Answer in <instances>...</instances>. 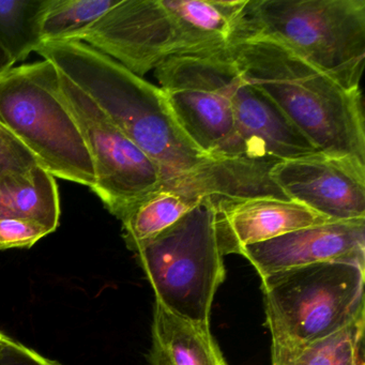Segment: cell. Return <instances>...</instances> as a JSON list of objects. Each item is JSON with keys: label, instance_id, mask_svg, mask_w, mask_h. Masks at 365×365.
<instances>
[{"label": "cell", "instance_id": "15", "mask_svg": "<svg viewBox=\"0 0 365 365\" xmlns=\"http://www.w3.org/2000/svg\"><path fill=\"white\" fill-rule=\"evenodd\" d=\"M150 365H227L210 324L191 322L155 300Z\"/></svg>", "mask_w": 365, "mask_h": 365}, {"label": "cell", "instance_id": "21", "mask_svg": "<svg viewBox=\"0 0 365 365\" xmlns=\"http://www.w3.org/2000/svg\"><path fill=\"white\" fill-rule=\"evenodd\" d=\"M52 234L48 228L26 220H0V251L29 249Z\"/></svg>", "mask_w": 365, "mask_h": 365}, {"label": "cell", "instance_id": "3", "mask_svg": "<svg viewBox=\"0 0 365 365\" xmlns=\"http://www.w3.org/2000/svg\"><path fill=\"white\" fill-rule=\"evenodd\" d=\"M247 0H118L78 41L146 76L174 57L226 48Z\"/></svg>", "mask_w": 365, "mask_h": 365}, {"label": "cell", "instance_id": "4", "mask_svg": "<svg viewBox=\"0 0 365 365\" xmlns=\"http://www.w3.org/2000/svg\"><path fill=\"white\" fill-rule=\"evenodd\" d=\"M251 37L275 40L345 88L361 91L365 0H247L230 42Z\"/></svg>", "mask_w": 365, "mask_h": 365}, {"label": "cell", "instance_id": "8", "mask_svg": "<svg viewBox=\"0 0 365 365\" xmlns=\"http://www.w3.org/2000/svg\"><path fill=\"white\" fill-rule=\"evenodd\" d=\"M226 48L174 57L155 68L160 88L191 142L215 160H239Z\"/></svg>", "mask_w": 365, "mask_h": 365}, {"label": "cell", "instance_id": "19", "mask_svg": "<svg viewBox=\"0 0 365 365\" xmlns=\"http://www.w3.org/2000/svg\"><path fill=\"white\" fill-rule=\"evenodd\" d=\"M118 0H51L42 18V43L78 41Z\"/></svg>", "mask_w": 365, "mask_h": 365}, {"label": "cell", "instance_id": "13", "mask_svg": "<svg viewBox=\"0 0 365 365\" xmlns=\"http://www.w3.org/2000/svg\"><path fill=\"white\" fill-rule=\"evenodd\" d=\"M230 89L243 159L277 163L319 153L272 100L243 78L234 61Z\"/></svg>", "mask_w": 365, "mask_h": 365}, {"label": "cell", "instance_id": "7", "mask_svg": "<svg viewBox=\"0 0 365 365\" xmlns=\"http://www.w3.org/2000/svg\"><path fill=\"white\" fill-rule=\"evenodd\" d=\"M217 205L202 200L135 252L155 300L172 313L202 324H209L215 292L225 279Z\"/></svg>", "mask_w": 365, "mask_h": 365}, {"label": "cell", "instance_id": "24", "mask_svg": "<svg viewBox=\"0 0 365 365\" xmlns=\"http://www.w3.org/2000/svg\"><path fill=\"white\" fill-rule=\"evenodd\" d=\"M9 339V336H7V335L4 334L3 332H0V345L1 344L5 343L7 339Z\"/></svg>", "mask_w": 365, "mask_h": 365}, {"label": "cell", "instance_id": "22", "mask_svg": "<svg viewBox=\"0 0 365 365\" xmlns=\"http://www.w3.org/2000/svg\"><path fill=\"white\" fill-rule=\"evenodd\" d=\"M0 365H63L27 346L8 339L0 345Z\"/></svg>", "mask_w": 365, "mask_h": 365}, {"label": "cell", "instance_id": "18", "mask_svg": "<svg viewBox=\"0 0 365 365\" xmlns=\"http://www.w3.org/2000/svg\"><path fill=\"white\" fill-rule=\"evenodd\" d=\"M51 0H0V46L14 63L42 44L41 22Z\"/></svg>", "mask_w": 365, "mask_h": 365}, {"label": "cell", "instance_id": "14", "mask_svg": "<svg viewBox=\"0 0 365 365\" xmlns=\"http://www.w3.org/2000/svg\"><path fill=\"white\" fill-rule=\"evenodd\" d=\"M327 222L331 221L287 198L262 196L217 205V238L223 255Z\"/></svg>", "mask_w": 365, "mask_h": 365}, {"label": "cell", "instance_id": "23", "mask_svg": "<svg viewBox=\"0 0 365 365\" xmlns=\"http://www.w3.org/2000/svg\"><path fill=\"white\" fill-rule=\"evenodd\" d=\"M14 61H12L11 57L9 56L7 52L4 50L3 46H0V78L9 71L11 68H14Z\"/></svg>", "mask_w": 365, "mask_h": 365}, {"label": "cell", "instance_id": "11", "mask_svg": "<svg viewBox=\"0 0 365 365\" xmlns=\"http://www.w3.org/2000/svg\"><path fill=\"white\" fill-rule=\"evenodd\" d=\"M245 174L230 161H217L196 172L168 179L123 220L125 245L135 253L202 200H238L245 196Z\"/></svg>", "mask_w": 365, "mask_h": 365}, {"label": "cell", "instance_id": "5", "mask_svg": "<svg viewBox=\"0 0 365 365\" xmlns=\"http://www.w3.org/2000/svg\"><path fill=\"white\" fill-rule=\"evenodd\" d=\"M0 121L54 178L93 189V161L51 61L14 67L0 78Z\"/></svg>", "mask_w": 365, "mask_h": 365}, {"label": "cell", "instance_id": "16", "mask_svg": "<svg viewBox=\"0 0 365 365\" xmlns=\"http://www.w3.org/2000/svg\"><path fill=\"white\" fill-rule=\"evenodd\" d=\"M7 219L35 222L52 232L58 227V187L54 177L42 166L0 177V220Z\"/></svg>", "mask_w": 365, "mask_h": 365}, {"label": "cell", "instance_id": "9", "mask_svg": "<svg viewBox=\"0 0 365 365\" xmlns=\"http://www.w3.org/2000/svg\"><path fill=\"white\" fill-rule=\"evenodd\" d=\"M61 87L95 170L93 191L121 222L166 180L160 166L121 132L65 74Z\"/></svg>", "mask_w": 365, "mask_h": 365}, {"label": "cell", "instance_id": "17", "mask_svg": "<svg viewBox=\"0 0 365 365\" xmlns=\"http://www.w3.org/2000/svg\"><path fill=\"white\" fill-rule=\"evenodd\" d=\"M364 315L322 341L294 348H271L272 365H365Z\"/></svg>", "mask_w": 365, "mask_h": 365}, {"label": "cell", "instance_id": "6", "mask_svg": "<svg viewBox=\"0 0 365 365\" xmlns=\"http://www.w3.org/2000/svg\"><path fill=\"white\" fill-rule=\"evenodd\" d=\"M364 270L356 262H327L260 277L272 348L322 341L364 315Z\"/></svg>", "mask_w": 365, "mask_h": 365}, {"label": "cell", "instance_id": "12", "mask_svg": "<svg viewBox=\"0 0 365 365\" xmlns=\"http://www.w3.org/2000/svg\"><path fill=\"white\" fill-rule=\"evenodd\" d=\"M260 277L288 269L327 262L365 266V220L331 221L301 228L239 252Z\"/></svg>", "mask_w": 365, "mask_h": 365}, {"label": "cell", "instance_id": "1", "mask_svg": "<svg viewBox=\"0 0 365 365\" xmlns=\"http://www.w3.org/2000/svg\"><path fill=\"white\" fill-rule=\"evenodd\" d=\"M65 74L108 119L161 168L168 179L219 160L183 132L160 87L82 41L42 43L36 50Z\"/></svg>", "mask_w": 365, "mask_h": 365}, {"label": "cell", "instance_id": "10", "mask_svg": "<svg viewBox=\"0 0 365 365\" xmlns=\"http://www.w3.org/2000/svg\"><path fill=\"white\" fill-rule=\"evenodd\" d=\"M270 178L282 193L330 221L365 220V162L319 153L277 162Z\"/></svg>", "mask_w": 365, "mask_h": 365}, {"label": "cell", "instance_id": "2", "mask_svg": "<svg viewBox=\"0 0 365 365\" xmlns=\"http://www.w3.org/2000/svg\"><path fill=\"white\" fill-rule=\"evenodd\" d=\"M228 54L239 73L257 87L318 149L365 162L361 91H349L275 40H232Z\"/></svg>", "mask_w": 365, "mask_h": 365}, {"label": "cell", "instance_id": "20", "mask_svg": "<svg viewBox=\"0 0 365 365\" xmlns=\"http://www.w3.org/2000/svg\"><path fill=\"white\" fill-rule=\"evenodd\" d=\"M40 166L35 155L0 121V177Z\"/></svg>", "mask_w": 365, "mask_h": 365}]
</instances>
